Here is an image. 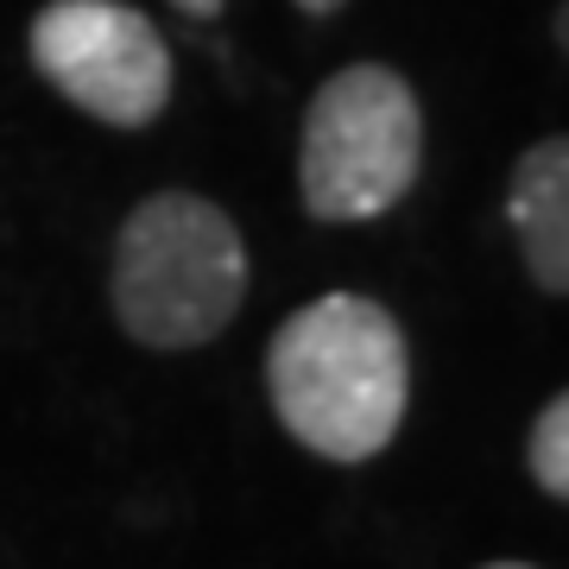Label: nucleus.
<instances>
[{
	"instance_id": "20e7f679",
	"label": "nucleus",
	"mask_w": 569,
	"mask_h": 569,
	"mask_svg": "<svg viewBox=\"0 0 569 569\" xmlns=\"http://www.w3.org/2000/svg\"><path fill=\"white\" fill-rule=\"evenodd\" d=\"M26 51L70 108L102 127H152L171 102V44L127 0H44Z\"/></svg>"
},
{
	"instance_id": "f257e3e1",
	"label": "nucleus",
	"mask_w": 569,
	"mask_h": 569,
	"mask_svg": "<svg viewBox=\"0 0 569 569\" xmlns=\"http://www.w3.org/2000/svg\"><path fill=\"white\" fill-rule=\"evenodd\" d=\"M279 425L329 462H367L406 425V329L361 291H329L291 310L266 348Z\"/></svg>"
},
{
	"instance_id": "7ed1b4c3",
	"label": "nucleus",
	"mask_w": 569,
	"mask_h": 569,
	"mask_svg": "<svg viewBox=\"0 0 569 569\" xmlns=\"http://www.w3.org/2000/svg\"><path fill=\"white\" fill-rule=\"evenodd\" d=\"M425 171V108L392 63H342L310 96L298 190L317 222H373Z\"/></svg>"
},
{
	"instance_id": "423d86ee",
	"label": "nucleus",
	"mask_w": 569,
	"mask_h": 569,
	"mask_svg": "<svg viewBox=\"0 0 569 569\" xmlns=\"http://www.w3.org/2000/svg\"><path fill=\"white\" fill-rule=\"evenodd\" d=\"M531 481L550 493V500H569V399L557 392L538 425H531Z\"/></svg>"
},
{
	"instance_id": "6e6552de",
	"label": "nucleus",
	"mask_w": 569,
	"mask_h": 569,
	"mask_svg": "<svg viewBox=\"0 0 569 569\" xmlns=\"http://www.w3.org/2000/svg\"><path fill=\"white\" fill-rule=\"evenodd\" d=\"M305 13H336V7H348V0H298Z\"/></svg>"
},
{
	"instance_id": "39448f33",
	"label": "nucleus",
	"mask_w": 569,
	"mask_h": 569,
	"mask_svg": "<svg viewBox=\"0 0 569 569\" xmlns=\"http://www.w3.org/2000/svg\"><path fill=\"white\" fill-rule=\"evenodd\" d=\"M507 222L519 234L531 284L563 298L569 291V140L563 133L526 146V159L512 164Z\"/></svg>"
},
{
	"instance_id": "1a4fd4ad",
	"label": "nucleus",
	"mask_w": 569,
	"mask_h": 569,
	"mask_svg": "<svg viewBox=\"0 0 569 569\" xmlns=\"http://www.w3.org/2000/svg\"><path fill=\"white\" fill-rule=\"evenodd\" d=\"M481 569H531V563H481Z\"/></svg>"
},
{
	"instance_id": "0eeeda50",
	"label": "nucleus",
	"mask_w": 569,
	"mask_h": 569,
	"mask_svg": "<svg viewBox=\"0 0 569 569\" xmlns=\"http://www.w3.org/2000/svg\"><path fill=\"white\" fill-rule=\"evenodd\" d=\"M171 7H178V13H190V20H216L228 0H171Z\"/></svg>"
},
{
	"instance_id": "f03ea898",
	"label": "nucleus",
	"mask_w": 569,
	"mask_h": 569,
	"mask_svg": "<svg viewBox=\"0 0 569 569\" xmlns=\"http://www.w3.org/2000/svg\"><path fill=\"white\" fill-rule=\"evenodd\" d=\"M114 317L146 348L216 342L247 298V241L222 203L197 190H159L114 241Z\"/></svg>"
}]
</instances>
